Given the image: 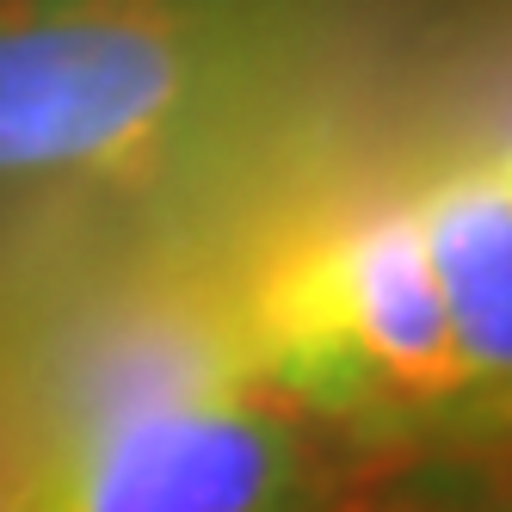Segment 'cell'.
<instances>
[{
	"instance_id": "cell-1",
	"label": "cell",
	"mask_w": 512,
	"mask_h": 512,
	"mask_svg": "<svg viewBox=\"0 0 512 512\" xmlns=\"http://www.w3.org/2000/svg\"><path fill=\"white\" fill-rule=\"evenodd\" d=\"M377 0H0V192L210 167L309 99Z\"/></svg>"
},
{
	"instance_id": "cell-2",
	"label": "cell",
	"mask_w": 512,
	"mask_h": 512,
	"mask_svg": "<svg viewBox=\"0 0 512 512\" xmlns=\"http://www.w3.org/2000/svg\"><path fill=\"white\" fill-rule=\"evenodd\" d=\"M352 475L260 371L235 297H149L44 358L7 512H334Z\"/></svg>"
},
{
	"instance_id": "cell-3",
	"label": "cell",
	"mask_w": 512,
	"mask_h": 512,
	"mask_svg": "<svg viewBox=\"0 0 512 512\" xmlns=\"http://www.w3.org/2000/svg\"><path fill=\"white\" fill-rule=\"evenodd\" d=\"M235 309L260 371L364 469L463 451V383L414 186H358L297 216Z\"/></svg>"
},
{
	"instance_id": "cell-4",
	"label": "cell",
	"mask_w": 512,
	"mask_h": 512,
	"mask_svg": "<svg viewBox=\"0 0 512 512\" xmlns=\"http://www.w3.org/2000/svg\"><path fill=\"white\" fill-rule=\"evenodd\" d=\"M414 192L463 383V451H512V173L469 155Z\"/></svg>"
},
{
	"instance_id": "cell-5",
	"label": "cell",
	"mask_w": 512,
	"mask_h": 512,
	"mask_svg": "<svg viewBox=\"0 0 512 512\" xmlns=\"http://www.w3.org/2000/svg\"><path fill=\"white\" fill-rule=\"evenodd\" d=\"M334 512H512V451H445L389 463Z\"/></svg>"
}]
</instances>
